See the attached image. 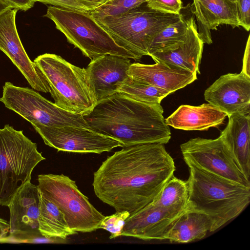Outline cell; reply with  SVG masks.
<instances>
[{"instance_id": "6da1fadb", "label": "cell", "mask_w": 250, "mask_h": 250, "mask_svg": "<svg viewBox=\"0 0 250 250\" xmlns=\"http://www.w3.org/2000/svg\"><path fill=\"white\" fill-rule=\"evenodd\" d=\"M175 170L164 144L125 146L102 162L94 173L92 186L103 203L131 215L159 195Z\"/></svg>"}, {"instance_id": "7a4b0ae2", "label": "cell", "mask_w": 250, "mask_h": 250, "mask_svg": "<svg viewBox=\"0 0 250 250\" xmlns=\"http://www.w3.org/2000/svg\"><path fill=\"white\" fill-rule=\"evenodd\" d=\"M163 113L160 104L137 101L117 92L98 102L83 116L91 129L119 141L125 146L168 143L171 132Z\"/></svg>"}, {"instance_id": "3957f363", "label": "cell", "mask_w": 250, "mask_h": 250, "mask_svg": "<svg viewBox=\"0 0 250 250\" xmlns=\"http://www.w3.org/2000/svg\"><path fill=\"white\" fill-rule=\"evenodd\" d=\"M188 209L207 215L214 231L238 216L250 202V188L188 165Z\"/></svg>"}, {"instance_id": "277c9868", "label": "cell", "mask_w": 250, "mask_h": 250, "mask_svg": "<svg viewBox=\"0 0 250 250\" xmlns=\"http://www.w3.org/2000/svg\"><path fill=\"white\" fill-rule=\"evenodd\" d=\"M33 62L47 83L56 105L83 115L92 111L97 102L85 68L54 54L41 55Z\"/></svg>"}, {"instance_id": "5b68a950", "label": "cell", "mask_w": 250, "mask_h": 250, "mask_svg": "<svg viewBox=\"0 0 250 250\" xmlns=\"http://www.w3.org/2000/svg\"><path fill=\"white\" fill-rule=\"evenodd\" d=\"M37 146L9 125L0 128V205L8 207L35 167L45 160Z\"/></svg>"}, {"instance_id": "8992f818", "label": "cell", "mask_w": 250, "mask_h": 250, "mask_svg": "<svg viewBox=\"0 0 250 250\" xmlns=\"http://www.w3.org/2000/svg\"><path fill=\"white\" fill-rule=\"evenodd\" d=\"M182 16L181 13L166 14L151 9L146 2L122 15L95 20L118 45L137 60L148 56L147 49L153 37Z\"/></svg>"}, {"instance_id": "52a82bcc", "label": "cell", "mask_w": 250, "mask_h": 250, "mask_svg": "<svg viewBox=\"0 0 250 250\" xmlns=\"http://www.w3.org/2000/svg\"><path fill=\"white\" fill-rule=\"evenodd\" d=\"M44 16L54 22L69 43L91 60L107 54L136 60L134 55L118 45L88 12L50 6Z\"/></svg>"}, {"instance_id": "ba28073f", "label": "cell", "mask_w": 250, "mask_h": 250, "mask_svg": "<svg viewBox=\"0 0 250 250\" xmlns=\"http://www.w3.org/2000/svg\"><path fill=\"white\" fill-rule=\"evenodd\" d=\"M38 181L41 194L58 206L72 230L90 232L99 229L105 216L81 192L75 181L63 174H40Z\"/></svg>"}, {"instance_id": "9c48e42d", "label": "cell", "mask_w": 250, "mask_h": 250, "mask_svg": "<svg viewBox=\"0 0 250 250\" xmlns=\"http://www.w3.org/2000/svg\"><path fill=\"white\" fill-rule=\"evenodd\" d=\"M0 101L6 108L17 113L31 125L90 128L83 115L59 107L33 88L18 86L6 82L3 86Z\"/></svg>"}, {"instance_id": "30bf717a", "label": "cell", "mask_w": 250, "mask_h": 250, "mask_svg": "<svg viewBox=\"0 0 250 250\" xmlns=\"http://www.w3.org/2000/svg\"><path fill=\"white\" fill-rule=\"evenodd\" d=\"M187 165H192L250 188V181L235 163L220 137L191 138L180 145Z\"/></svg>"}, {"instance_id": "8fae6325", "label": "cell", "mask_w": 250, "mask_h": 250, "mask_svg": "<svg viewBox=\"0 0 250 250\" xmlns=\"http://www.w3.org/2000/svg\"><path fill=\"white\" fill-rule=\"evenodd\" d=\"M32 125L45 144L58 151L101 154L109 152L116 147H123L119 141L88 128Z\"/></svg>"}, {"instance_id": "7c38bea8", "label": "cell", "mask_w": 250, "mask_h": 250, "mask_svg": "<svg viewBox=\"0 0 250 250\" xmlns=\"http://www.w3.org/2000/svg\"><path fill=\"white\" fill-rule=\"evenodd\" d=\"M18 11L11 8L0 14V50L10 59L33 89L49 92L47 83L29 58L21 41L16 25Z\"/></svg>"}, {"instance_id": "4fadbf2b", "label": "cell", "mask_w": 250, "mask_h": 250, "mask_svg": "<svg viewBox=\"0 0 250 250\" xmlns=\"http://www.w3.org/2000/svg\"><path fill=\"white\" fill-rule=\"evenodd\" d=\"M204 98L228 117L250 114V77L242 72L222 75L205 90Z\"/></svg>"}, {"instance_id": "5bb4252c", "label": "cell", "mask_w": 250, "mask_h": 250, "mask_svg": "<svg viewBox=\"0 0 250 250\" xmlns=\"http://www.w3.org/2000/svg\"><path fill=\"white\" fill-rule=\"evenodd\" d=\"M41 193L38 186L29 182L15 195L8 207V237L26 240L42 236L39 230Z\"/></svg>"}, {"instance_id": "9a60e30c", "label": "cell", "mask_w": 250, "mask_h": 250, "mask_svg": "<svg viewBox=\"0 0 250 250\" xmlns=\"http://www.w3.org/2000/svg\"><path fill=\"white\" fill-rule=\"evenodd\" d=\"M180 216L152 201L130 215L125 221L121 236L143 240H166Z\"/></svg>"}, {"instance_id": "2e32d148", "label": "cell", "mask_w": 250, "mask_h": 250, "mask_svg": "<svg viewBox=\"0 0 250 250\" xmlns=\"http://www.w3.org/2000/svg\"><path fill=\"white\" fill-rule=\"evenodd\" d=\"M130 65L129 59L109 54L91 60L85 69L97 103L117 93Z\"/></svg>"}, {"instance_id": "e0dca14e", "label": "cell", "mask_w": 250, "mask_h": 250, "mask_svg": "<svg viewBox=\"0 0 250 250\" xmlns=\"http://www.w3.org/2000/svg\"><path fill=\"white\" fill-rule=\"evenodd\" d=\"M128 75L136 81L162 89L169 94L185 87L197 79V74L170 68L161 63H131Z\"/></svg>"}, {"instance_id": "ac0fdd59", "label": "cell", "mask_w": 250, "mask_h": 250, "mask_svg": "<svg viewBox=\"0 0 250 250\" xmlns=\"http://www.w3.org/2000/svg\"><path fill=\"white\" fill-rule=\"evenodd\" d=\"M204 44L193 16L187 39L183 43L173 49L157 52L150 56L155 62L170 68L200 74L199 66Z\"/></svg>"}, {"instance_id": "d6986e66", "label": "cell", "mask_w": 250, "mask_h": 250, "mask_svg": "<svg viewBox=\"0 0 250 250\" xmlns=\"http://www.w3.org/2000/svg\"><path fill=\"white\" fill-rule=\"evenodd\" d=\"M228 118V123L219 137L235 163L250 180V114L235 113Z\"/></svg>"}, {"instance_id": "ffe728a7", "label": "cell", "mask_w": 250, "mask_h": 250, "mask_svg": "<svg viewBox=\"0 0 250 250\" xmlns=\"http://www.w3.org/2000/svg\"><path fill=\"white\" fill-rule=\"evenodd\" d=\"M227 115L209 104L182 105L166 118V124L184 130H207L222 125Z\"/></svg>"}, {"instance_id": "44dd1931", "label": "cell", "mask_w": 250, "mask_h": 250, "mask_svg": "<svg viewBox=\"0 0 250 250\" xmlns=\"http://www.w3.org/2000/svg\"><path fill=\"white\" fill-rule=\"evenodd\" d=\"M211 222L205 214L187 209L176 220L167 233L166 240L187 243L205 237L210 232Z\"/></svg>"}, {"instance_id": "7402d4cb", "label": "cell", "mask_w": 250, "mask_h": 250, "mask_svg": "<svg viewBox=\"0 0 250 250\" xmlns=\"http://www.w3.org/2000/svg\"><path fill=\"white\" fill-rule=\"evenodd\" d=\"M38 221L39 231L46 239L65 240L78 233L70 228L63 213L58 206L41 194Z\"/></svg>"}, {"instance_id": "603a6c76", "label": "cell", "mask_w": 250, "mask_h": 250, "mask_svg": "<svg viewBox=\"0 0 250 250\" xmlns=\"http://www.w3.org/2000/svg\"><path fill=\"white\" fill-rule=\"evenodd\" d=\"M203 17L209 30H216L223 24L232 28L241 26L236 1L198 0Z\"/></svg>"}, {"instance_id": "cb8c5ba5", "label": "cell", "mask_w": 250, "mask_h": 250, "mask_svg": "<svg viewBox=\"0 0 250 250\" xmlns=\"http://www.w3.org/2000/svg\"><path fill=\"white\" fill-rule=\"evenodd\" d=\"M192 17L186 18L182 14L179 20L157 33L149 43L148 56L157 52L173 49L183 43L187 39Z\"/></svg>"}, {"instance_id": "d4e9b609", "label": "cell", "mask_w": 250, "mask_h": 250, "mask_svg": "<svg viewBox=\"0 0 250 250\" xmlns=\"http://www.w3.org/2000/svg\"><path fill=\"white\" fill-rule=\"evenodd\" d=\"M188 198L187 181L180 179L173 175L153 201L168 211L181 215L188 209Z\"/></svg>"}, {"instance_id": "484cf974", "label": "cell", "mask_w": 250, "mask_h": 250, "mask_svg": "<svg viewBox=\"0 0 250 250\" xmlns=\"http://www.w3.org/2000/svg\"><path fill=\"white\" fill-rule=\"evenodd\" d=\"M117 92L131 99L150 104H160L169 94L165 90L136 81L129 76L120 84Z\"/></svg>"}, {"instance_id": "4316f807", "label": "cell", "mask_w": 250, "mask_h": 250, "mask_svg": "<svg viewBox=\"0 0 250 250\" xmlns=\"http://www.w3.org/2000/svg\"><path fill=\"white\" fill-rule=\"evenodd\" d=\"M147 0H108L88 13L93 19L116 16L146 3Z\"/></svg>"}, {"instance_id": "83f0119b", "label": "cell", "mask_w": 250, "mask_h": 250, "mask_svg": "<svg viewBox=\"0 0 250 250\" xmlns=\"http://www.w3.org/2000/svg\"><path fill=\"white\" fill-rule=\"evenodd\" d=\"M130 215L127 211H116L113 214L105 216L99 229H103L109 232L110 233V239L121 236L125 221Z\"/></svg>"}, {"instance_id": "f1b7e54d", "label": "cell", "mask_w": 250, "mask_h": 250, "mask_svg": "<svg viewBox=\"0 0 250 250\" xmlns=\"http://www.w3.org/2000/svg\"><path fill=\"white\" fill-rule=\"evenodd\" d=\"M149 8L163 13L180 15L182 8L181 0H147Z\"/></svg>"}, {"instance_id": "f546056e", "label": "cell", "mask_w": 250, "mask_h": 250, "mask_svg": "<svg viewBox=\"0 0 250 250\" xmlns=\"http://www.w3.org/2000/svg\"><path fill=\"white\" fill-rule=\"evenodd\" d=\"M34 3L40 2L44 4L67 9L88 12L93 8L80 0H32Z\"/></svg>"}, {"instance_id": "4dcf8cb0", "label": "cell", "mask_w": 250, "mask_h": 250, "mask_svg": "<svg viewBox=\"0 0 250 250\" xmlns=\"http://www.w3.org/2000/svg\"><path fill=\"white\" fill-rule=\"evenodd\" d=\"M193 13L196 17L199 28L198 33L204 43L210 44L212 42L211 33L207 26L206 23L202 15L198 0H193Z\"/></svg>"}, {"instance_id": "1f68e13d", "label": "cell", "mask_w": 250, "mask_h": 250, "mask_svg": "<svg viewBox=\"0 0 250 250\" xmlns=\"http://www.w3.org/2000/svg\"><path fill=\"white\" fill-rule=\"evenodd\" d=\"M241 26L249 31L250 28V0H236Z\"/></svg>"}, {"instance_id": "d6a6232c", "label": "cell", "mask_w": 250, "mask_h": 250, "mask_svg": "<svg viewBox=\"0 0 250 250\" xmlns=\"http://www.w3.org/2000/svg\"><path fill=\"white\" fill-rule=\"evenodd\" d=\"M12 8L26 11L31 8L34 2L32 0H2Z\"/></svg>"}, {"instance_id": "836d02e7", "label": "cell", "mask_w": 250, "mask_h": 250, "mask_svg": "<svg viewBox=\"0 0 250 250\" xmlns=\"http://www.w3.org/2000/svg\"><path fill=\"white\" fill-rule=\"evenodd\" d=\"M250 36L248 37V41L245 48L243 60V66L241 72L247 76L250 77Z\"/></svg>"}, {"instance_id": "e575fe53", "label": "cell", "mask_w": 250, "mask_h": 250, "mask_svg": "<svg viewBox=\"0 0 250 250\" xmlns=\"http://www.w3.org/2000/svg\"><path fill=\"white\" fill-rule=\"evenodd\" d=\"M9 230V223L0 217V242H4L6 240Z\"/></svg>"}, {"instance_id": "d590c367", "label": "cell", "mask_w": 250, "mask_h": 250, "mask_svg": "<svg viewBox=\"0 0 250 250\" xmlns=\"http://www.w3.org/2000/svg\"><path fill=\"white\" fill-rule=\"evenodd\" d=\"M86 3L89 6L95 8L105 3L108 0H80Z\"/></svg>"}, {"instance_id": "8d00e7d4", "label": "cell", "mask_w": 250, "mask_h": 250, "mask_svg": "<svg viewBox=\"0 0 250 250\" xmlns=\"http://www.w3.org/2000/svg\"><path fill=\"white\" fill-rule=\"evenodd\" d=\"M12 8L9 5L3 1L2 0H0V14L3 12Z\"/></svg>"}, {"instance_id": "74e56055", "label": "cell", "mask_w": 250, "mask_h": 250, "mask_svg": "<svg viewBox=\"0 0 250 250\" xmlns=\"http://www.w3.org/2000/svg\"><path fill=\"white\" fill-rule=\"evenodd\" d=\"M232 0V1H236V0Z\"/></svg>"}]
</instances>
